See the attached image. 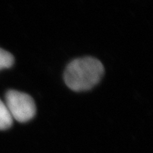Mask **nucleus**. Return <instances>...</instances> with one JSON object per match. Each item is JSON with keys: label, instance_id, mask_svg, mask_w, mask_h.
Listing matches in <instances>:
<instances>
[{"label": "nucleus", "instance_id": "nucleus-2", "mask_svg": "<svg viewBox=\"0 0 153 153\" xmlns=\"http://www.w3.org/2000/svg\"><path fill=\"white\" fill-rule=\"evenodd\" d=\"M5 104L13 119L21 123L31 120L35 116V101L30 95L16 90H9L5 94Z\"/></svg>", "mask_w": 153, "mask_h": 153}, {"label": "nucleus", "instance_id": "nucleus-4", "mask_svg": "<svg viewBox=\"0 0 153 153\" xmlns=\"http://www.w3.org/2000/svg\"><path fill=\"white\" fill-rule=\"evenodd\" d=\"M14 63V56L8 51L0 48V70L11 68Z\"/></svg>", "mask_w": 153, "mask_h": 153}, {"label": "nucleus", "instance_id": "nucleus-3", "mask_svg": "<svg viewBox=\"0 0 153 153\" xmlns=\"http://www.w3.org/2000/svg\"><path fill=\"white\" fill-rule=\"evenodd\" d=\"M13 120L5 103L0 99V131L9 128L12 126Z\"/></svg>", "mask_w": 153, "mask_h": 153}, {"label": "nucleus", "instance_id": "nucleus-1", "mask_svg": "<svg viewBox=\"0 0 153 153\" xmlns=\"http://www.w3.org/2000/svg\"><path fill=\"white\" fill-rule=\"evenodd\" d=\"M104 68L101 61L92 57H85L72 60L65 70L66 85L75 91H87L101 81Z\"/></svg>", "mask_w": 153, "mask_h": 153}]
</instances>
